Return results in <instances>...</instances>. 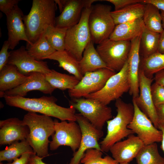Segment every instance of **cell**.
<instances>
[{"label":"cell","instance_id":"cell-15","mask_svg":"<svg viewBox=\"0 0 164 164\" xmlns=\"http://www.w3.org/2000/svg\"><path fill=\"white\" fill-rule=\"evenodd\" d=\"M97 0H67L60 14L56 17L55 26L68 29L77 24L80 21L83 10L92 6Z\"/></svg>","mask_w":164,"mask_h":164},{"label":"cell","instance_id":"cell-4","mask_svg":"<svg viewBox=\"0 0 164 164\" xmlns=\"http://www.w3.org/2000/svg\"><path fill=\"white\" fill-rule=\"evenodd\" d=\"M115 105L117 114L114 118L107 122V135L99 143L102 152H108L115 143L134 134L127 127L134 115L133 104L125 102L120 98L116 100Z\"/></svg>","mask_w":164,"mask_h":164},{"label":"cell","instance_id":"cell-49","mask_svg":"<svg viewBox=\"0 0 164 164\" xmlns=\"http://www.w3.org/2000/svg\"><path fill=\"white\" fill-rule=\"evenodd\" d=\"M160 13L162 19V26L163 29H164V11H160Z\"/></svg>","mask_w":164,"mask_h":164},{"label":"cell","instance_id":"cell-28","mask_svg":"<svg viewBox=\"0 0 164 164\" xmlns=\"http://www.w3.org/2000/svg\"><path fill=\"white\" fill-rule=\"evenodd\" d=\"M142 19L145 26L149 30L159 33L163 31L160 12L153 5L145 4Z\"/></svg>","mask_w":164,"mask_h":164},{"label":"cell","instance_id":"cell-30","mask_svg":"<svg viewBox=\"0 0 164 164\" xmlns=\"http://www.w3.org/2000/svg\"><path fill=\"white\" fill-rule=\"evenodd\" d=\"M137 164H164L156 143L144 145L135 157Z\"/></svg>","mask_w":164,"mask_h":164},{"label":"cell","instance_id":"cell-40","mask_svg":"<svg viewBox=\"0 0 164 164\" xmlns=\"http://www.w3.org/2000/svg\"><path fill=\"white\" fill-rule=\"evenodd\" d=\"M111 3L114 6L115 11L118 10L130 5L141 3L142 0H105Z\"/></svg>","mask_w":164,"mask_h":164},{"label":"cell","instance_id":"cell-12","mask_svg":"<svg viewBox=\"0 0 164 164\" xmlns=\"http://www.w3.org/2000/svg\"><path fill=\"white\" fill-rule=\"evenodd\" d=\"M132 103L134 107V114L128 128L137 135L144 145L161 142L162 137V131L154 126L133 100Z\"/></svg>","mask_w":164,"mask_h":164},{"label":"cell","instance_id":"cell-23","mask_svg":"<svg viewBox=\"0 0 164 164\" xmlns=\"http://www.w3.org/2000/svg\"><path fill=\"white\" fill-rule=\"evenodd\" d=\"M94 44L92 41L89 43L84 49L82 58L79 61L80 71L83 75L87 72L108 68Z\"/></svg>","mask_w":164,"mask_h":164},{"label":"cell","instance_id":"cell-16","mask_svg":"<svg viewBox=\"0 0 164 164\" xmlns=\"http://www.w3.org/2000/svg\"><path fill=\"white\" fill-rule=\"evenodd\" d=\"M55 89L47 81L45 74L33 72L27 76L26 80L22 84L4 92L3 97L5 96L25 97L28 92L33 90L51 94Z\"/></svg>","mask_w":164,"mask_h":164},{"label":"cell","instance_id":"cell-21","mask_svg":"<svg viewBox=\"0 0 164 164\" xmlns=\"http://www.w3.org/2000/svg\"><path fill=\"white\" fill-rule=\"evenodd\" d=\"M27 76L21 73L15 65L7 64L0 71V96L5 92L19 86L26 80Z\"/></svg>","mask_w":164,"mask_h":164},{"label":"cell","instance_id":"cell-20","mask_svg":"<svg viewBox=\"0 0 164 164\" xmlns=\"http://www.w3.org/2000/svg\"><path fill=\"white\" fill-rule=\"evenodd\" d=\"M140 36L131 41V47L127 60L128 76L130 85L129 91L133 98L137 97L139 93V70L140 58Z\"/></svg>","mask_w":164,"mask_h":164},{"label":"cell","instance_id":"cell-11","mask_svg":"<svg viewBox=\"0 0 164 164\" xmlns=\"http://www.w3.org/2000/svg\"><path fill=\"white\" fill-rule=\"evenodd\" d=\"M76 118L80 127L82 136L80 146L73 153L69 164H80L84 155L88 149H94L102 151L98 142L103 135L102 131L96 128L80 113L76 114Z\"/></svg>","mask_w":164,"mask_h":164},{"label":"cell","instance_id":"cell-18","mask_svg":"<svg viewBox=\"0 0 164 164\" xmlns=\"http://www.w3.org/2000/svg\"><path fill=\"white\" fill-rule=\"evenodd\" d=\"M144 145L137 136L132 134L128 136L126 139L115 143L109 151L113 158L119 164L129 163L135 158Z\"/></svg>","mask_w":164,"mask_h":164},{"label":"cell","instance_id":"cell-41","mask_svg":"<svg viewBox=\"0 0 164 164\" xmlns=\"http://www.w3.org/2000/svg\"><path fill=\"white\" fill-rule=\"evenodd\" d=\"M34 153H36L35 152H29L25 153L20 158L15 159L12 163V164H28L31 155Z\"/></svg>","mask_w":164,"mask_h":164},{"label":"cell","instance_id":"cell-8","mask_svg":"<svg viewBox=\"0 0 164 164\" xmlns=\"http://www.w3.org/2000/svg\"><path fill=\"white\" fill-rule=\"evenodd\" d=\"M131 47V41L108 39L98 44L96 50L108 68L118 72L127 60Z\"/></svg>","mask_w":164,"mask_h":164},{"label":"cell","instance_id":"cell-32","mask_svg":"<svg viewBox=\"0 0 164 164\" xmlns=\"http://www.w3.org/2000/svg\"><path fill=\"white\" fill-rule=\"evenodd\" d=\"M34 152L26 139L14 142L0 151V162H10L25 153Z\"/></svg>","mask_w":164,"mask_h":164},{"label":"cell","instance_id":"cell-37","mask_svg":"<svg viewBox=\"0 0 164 164\" xmlns=\"http://www.w3.org/2000/svg\"><path fill=\"white\" fill-rule=\"evenodd\" d=\"M151 92L155 106L164 104V87L155 82L151 86Z\"/></svg>","mask_w":164,"mask_h":164},{"label":"cell","instance_id":"cell-6","mask_svg":"<svg viewBox=\"0 0 164 164\" xmlns=\"http://www.w3.org/2000/svg\"><path fill=\"white\" fill-rule=\"evenodd\" d=\"M91 6L83 10L79 22L68 28L66 32L65 50L79 61L82 57L85 48L91 41L88 24Z\"/></svg>","mask_w":164,"mask_h":164},{"label":"cell","instance_id":"cell-50","mask_svg":"<svg viewBox=\"0 0 164 164\" xmlns=\"http://www.w3.org/2000/svg\"><path fill=\"white\" fill-rule=\"evenodd\" d=\"M119 164H130L129 163H120Z\"/></svg>","mask_w":164,"mask_h":164},{"label":"cell","instance_id":"cell-9","mask_svg":"<svg viewBox=\"0 0 164 164\" xmlns=\"http://www.w3.org/2000/svg\"><path fill=\"white\" fill-rule=\"evenodd\" d=\"M69 104L100 130H102L105 123L113 117L111 108L96 99L72 98Z\"/></svg>","mask_w":164,"mask_h":164},{"label":"cell","instance_id":"cell-5","mask_svg":"<svg viewBox=\"0 0 164 164\" xmlns=\"http://www.w3.org/2000/svg\"><path fill=\"white\" fill-rule=\"evenodd\" d=\"M111 5L101 4L92 5L88 19L91 40L99 44L109 38L115 25L111 15Z\"/></svg>","mask_w":164,"mask_h":164},{"label":"cell","instance_id":"cell-13","mask_svg":"<svg viewBox=\"0 0 164 164\" xmlns=\"http://www.w3.org/2000/svg\"><path fill=\"white\" fill-rule=\"evenodd\" d=\"M10 52L7 64L15 66L19 72L24 75L28 76L33 72L46 74L50 71L47 62L38 61L34 59L30 55L24 46Z\"/></svg>","mask_w":164,"mask_h":164},{"label":"cell","instance_id":"cell-42","mask_svg":"<svg viewBox=\"0 0 164 164\" xmlns=\"http://www.w3.org/2000/svg\"><path fill=\"white\" fill-rule=\"evenodd\" d=\"M155 107L158 126L160 125L164 126V104L156 106Z\"/></svg>","mask_w":164,"mask_h":164},{"label":"cell","instance_id":"cell-2","mask_svg":"<svg viewBox=\"0 0 164 164\" xmlns=\"http://www.w3.org/2000/svg\"><path fill=\"white\" fill-rule=\"evenodd\" d=\"M56 4L54 0H33L30 10L23 21L32 43L38 39L50 26H55Z\"/></svg>","mask_w":164,"mask_h":164},{"label":"cell","instance_id":"cell-14","mask_svg":"<svg viewBox=\"0 0 164 164\" xmlns=\"http://www.w3.org/2000/svg\"><path fill=\"white\" fill-rule=\"evenodd\" d=\"M154 78L148 77L139 69V93L138 96L133 98L140 110L150 119L154 126L158 128V124L155 106L151 92V86Z\"/></svg>","mask_w":164,"mask_h":164},{"label":"cell","instance_id":"cell-35","mask_svg":"<svg viewBox=\"0 0 164 164\" xmlns=\"http://www.w3.org/2000/svg\"><path fill=\"white\" fill-rule=\"evenodd\" d=\"M102 152L94 149L87 150L81 159V164H119L109 155L102 157Z\"/></svg>","mask_w":164,"mask_h":164},{"label":"cell","instance_id":"cell-7","mask_svg":"<svg viewBox=\"0 0 164 164\" xmlns=\"http://www.w3.org/2000/svg\"><path fill=\"white\" fill-rule=\"evenodd\" d=\"M130 89L127 60L121 69L111 77L101 89L84 98L96 99L107 105L112 101L120 98Z\"/></svg>","mask_w":164,"mask_h":164},{"label":"cell","instance_id":"cell-29","mask_svg":"<svg viewBox=\"0 0 164 164\" xmlns=\"http://www.w3.org/2000/svg\"><path fill=\"white\" fill-rule=\"evenodd\" d=\"M26 48L30 55L38 61L46 59L56 51L47 40L44 34L32 44L27 43Z\"/></svg>","mask_w":164,"mask_h":164},{"label":"cell","instance_id":"cell-46","mask_svg":"<svg viewBox=\"0 0 164 164\" xmlns=\"http://www.w3.org/2000/svg\"><path fill=\"white\" fill-rule=\"evenodd\" d=\"M158 52L162 54H164V29L162 32L160 33Z\"/></svg>","mask_w":164,"mask_h":164},{"label":"cell","instance_id":"cell-33","mask_svg":"<svg viewBox=\"0 0 164 164\" xmlns=\"http://www.w3.org/2000/svg\"><path fill=\"white\" fill-rule=\"evenodd\" d=\"M67 29L51 26L48 28L44 33L47 40L56 51L65 50V39Z\"/></svg>","mask_w":164,"mask_h":164},{"label":"cell","instance_id":"cell-22","mask_svg":"<svg viewBox=\"0 0 164 164\" xmlns=\"http://www.w3.org/2000/svg\"><path fill=\"white\" fill-rule=\"evenodd\" d=\"M144 25L142 18L116 25L109 39L113 41H131L141 35Z\"/></svg>","mask_w":164,"mask_h":164},{"label":"cell","instance_id":"cell-43","mask_svg":"<svg viewBox=\"0 0 164 164\" xmlns=\"http://www.w3.org/2000/svg\"><path fill=\"white\" fill-rule=\"evenodd\" d=\"M141 3L151 4L159 10L164 11V0H142Z\"/></svg>","mask_w":164,"mask_h":164},{"label":"cell","instance_id":"cell-51","mask_svg":"<svg viewBox=\"0 0 164 164\" xmlns=\"http://www.w3.org/2000/svg\"><path fill=\"white\" fill-rule=\"evenodd\" d=\"M12 164V163H11V162H9V163H6V164Z\"/></svg>","mask_w":164,"mask_h":164},{"label":"cell","instance_id":"cell-1","mask_svg":"<svg viewBox=\"0 0 164 164\" xmlns=\"http://www.w3.org/2000/svg\"><path fill=\"white\" fill-rule=\"evenodd\" d=\"M8 105L19 108L28 112L39 113L57 118L61 121H76V109L72 106L66 108L56 103L57 99L53 96H43L38 98L19 96H5Z\"/></svg>","mask_w":164,"mask_h":164},{"label":"cell","instance_id":"cell-34","mask_svg":"<svg viewBox=\"0 0 164 164\" xmlns=\"http://www.w3.org/2000/svg\"><path fill=\"white\" fill-rule=\"evenodd\" d=\"M95 92L94 85L87 73L73 88L68 90L69 95L72 98L84 97Z\"/></svg>","mask_w":164,"mask_h":164},{"label":"cell","instance_id":"cell-48","mask_svg":"<svg viewBox=\"0 0 164 164\" xmlns=\"http://www.w3.org/2000/svg\"><path fill=\"white\" fill-rule=\"evenodd\" d=\"M158 129L161 130L162 133V139L161 141V147L164 153V126L160 125L158 126Z\"/></svg>","mask_w":164,"mask_h":164},{"label":"cell","instance_id":"cell-10","mask_svg":"<svg viewBox=\"0 0 164 164\" xmlns=\"http://www.w3.org/2000/svg\"><path fill=\"white\" fill-rule=\"evenodd\" d=\"M54 121L55 132L50 142V150H55L64 145L70 147L73 153L75 152L80 146L82 136L79 124L75 121L59 122L56 119Z\"/></svg>","mask_w":164,"mask_h":164},{"label":"cell","instance_id":"cell-45","mask_svg":"<svg viewBox=\"0 0 164 164\" xmlns=\"http://www.w3.org/2000/svg\"><path fill=\"white\" fill-rule=\"evenodd\" d=\"M43 158L34 153L31 155L28 164H46L43 161L42 159Z\"/></svg>","mask_w":164,"mask_h":164},{"label":"cell","instance_id":"cell-26","mask_svg":"<svg viewBox=\"0 0 164 164\" xmlns=\"http://www.w3.org/2000/svg\"><path fill=\"white\" fill-rule=\"evenodd\" d=\"M159 36L160 33L149 30L144 25L140 45V52L141 51L142 58L147 57L158 52Z\"/></svg>","mask_w":164,"mask_h":164},{"label":"cell","instance_id":"cell-25","mask_svg":"<svg viewBox=\"0 0 164 164\" xmlns=\"http://www.w3.org/2000/svg\"><path fill=\"white\" fill-rule=\"evenodd\" d=\"M145 4H134L121 9L111 11V15L115 25L142 18Z\"/></svg>","mask_w":164,"mask_h":164},{"label":"cell","instance_id":"cell-17","mask_svg":"<svg viewBox=\"0 0 164 164\" xmlns=\"http://www.w3.org/2000/svg\"><path fill=\"white\" fill-rule=\"evenodd\" d=\"M0 144L9 145L27 139L29 128L23 120L11 118L0 121Z\"/></svg>","mask_w":164,"mask_h":164},{"label":"cell","instance_id":"cell-38","mask_svg":"<svg viewBox=\"0 0 164 164\" xmlns=\"http://www.w3.org/2000/svg\"><path fill=\"white\" fill-rule=\"evenodd\" d=\"M9 47L8 41H5L0 51V71L7 64L10 55V52L8 51Z\"/></svg>","mask_w":164,"mask_h":164},{"label":"cell","instance_id":"cell-19","mask_svg":"<svg viewBox=\"0 0 164 164\" xmlns=\"http://www.w3.org/2000/svg\"><path fill=\"white\" fill-rule=\"evenodd\" d=\"M24 15L18 5L6 15L8 31L7 40L10 44L9 49L12 50H13L21 40L25 41L30 44H32L29 40L26 34L23 21Z\"/></svg>","mask_w":164,"mask_h":164},{"label":"cell","instance_id":"cell-47","mask_svg":"<svg viewBox=\"0 0 164 164\" xmlns=\"http://www.w3.org/2000/svg\"><path fill=\"white\" fill-rule=\"evenodd\" d=\"M67 0H54L56 4H57L61 13L63 11L66 5Z\"/></svg>","mask_w":164,"mask_h":164},{"label":"cell","instance_id":"cell-27","mask_svg":"<svg viewBox=\"0 0 164 164\" xmlns=\"http://www.w3.org/2000/svg\"><path fill=\"white\" fill-rule=\"evenodd\" d=\"M45 75L46 80L52 87L63 91L73 89L80 81L73 75L61 73L53 69H51Z\"/></svg>","mask_w":164,"mask_h":164},{"label":"cell","instance_id":"cell-3","mask_svg":"<svg viewBox=\"0 0 164 164\" xmlns=\"http://www.w3.org/2000/svg\"><path fill=\"white\" fill-rule=\"evenodd\" d=\"M23 121L29 132L26 139L36 155L41 157L48 155L49 138L54 133V121L51 117L28 112Z\"/></svg>","mask_w":164,"mask_h":164},{"label":"cell","instance_id":"cell-44","mask_svg":"<svg viewBox=\"0 0 164 164\" xmlns=\"http://www.w3.org/2000/svg\"><path fill=\"white\" fill-rule=\"evenodd\" d=\"M155 82L164 87V69L160 70L154 74Z\"/></svg>","mask_w":164,"mask_h":164},{"label":"cell","instance_id":"cell-24","mask_svg":"<svg viewBox=\"0 0 164 164\" xmlns=\"http://www.w3.org/2000/svg\"><path fill=\"white\" fill-rule=\"evenodd\" d=\"M46 59L57 61L59 67L72 74L79 80L84 76L80 71L79 61L65 50L56 51Z\"/></svg>","mask_w":164,"mask_h":164},{"label":"cell","instance_id":"cell-31","mask_svg":"<svg viewBox=\"0 0 164 164\" xmlns=\"http://www.w3.org/2000/svg\"><path fill=\"white\" fill-rule=\"evenodd\" d=\"M139 69L147 77L153 78L155 73L164 69V54L157 52L147 57L142 58Z\"/></svg>","mask_w":164,"mask_h":164},{"label":"cell","instance_id":"cell-39","mask_svg":"<svg viewBox=\"0 0 164 164\" xmlns=\"http://www.w3.org/2000/svg\"><path fill=\"white\" fill-rule=\"evenodd\" d=\"M20 1L19 0H0V10L6 15L18 5Z\"/></svg>","mask_w":164,"mask_h":164},{"label":"cell","instance_id":"cell-36","mask_svg":"<svg viewBox=\"0 0 164 164\" xmlns=\"http://www.w3.org/2000/svg\"><path fill=\"white\" fill-rule=\"evenodd\" d=\"M87 73L94 84L95 92L101 89L110 78L116 73L106 68Z\"/></svg>","mask_w":164,"mask_h":164}]
</instances>
